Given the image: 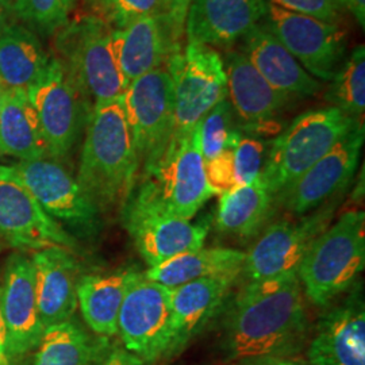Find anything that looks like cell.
Instances as JSON below:
<instances>
[{
	"label": "cell",
	"instance_id": "6da1fadb",
	"mask_svg": "<svg viewBox=\"0 0 365 365\" xmlns=\"http://www.w3.org/2000/svg\"><path fill=\"white\" fill-rule=\"evenodd\" d=\"M309 334L306 297L298 274L248 282L227 307L221 348L227 361L295 356Z\"/></svg>",
	"mask_w": 365,
	"mask_h": 365
},
{
	"label": "cell",
	"instance_id": "7a4b0ae2",
	"mask_svg": "<svg viewBox=\"0 0 365 365\" xmlns=\"http://www.w3.org/2000/svg\"><path fill=\"white\" fill-rule=\"evenodd\" d=\"M140 172L122 98L92 105L78 164V185L101 210L123 206Z\"/></svg>",
	"mask_w": 365,
	"mask_h": 365
},
{
	"label": "cell",
	"instance_id": "3957f363",
	"mask_svg": "<svg viewBox=\"0 0 365 365\" xmlns=\"http://www.w3.org/2000/svg\"><path fill=\"white\" fill-rule=\"evenodd\" d=\"M364 267V211L351 210L317 237L300 264L298 279L307 299L329 307L352 287Z\"/></svg>",
	"mask_w": 365,
	"mask_h": 365
},
{
	"label": "cell",
	"instance_id": "277c9868",
	"mask_svg": "<svg viewBox=\"0 0 365 365\" xmlns=\"http://www.w3.org/2000/svg\"><path fill=\"white\" fill-rule=\"evenodd\" d=\"M56 34L54 56L88 101L95 105L123 96L129 84L118 66L113 27L87 15Z\"/></svg>",
	"mask_w": 365,
	"mask_h": 365
},
{
	"label": "cell",
	"instance_id": "5b68a950",
	"mask_svg": "<svg viewBox=\"0 0 365 365\" xmlns=\"http://www.w3.org/2000/svg\"><path fill=\"white\" fill-rule=\"evenodd\" d=\"M361 120L336 107L310 110L295 118L269 144L261 176L274 197L327 155Z\"/></svg>",
	"mask_w": 365,
	"mask_h": 365
},
{
	"label": "cell",
	"instance_id": "8992f818",
	"mask_svg": "<svg viewBox=\"0 0 365 365\" xmlns=\"http://www.w3.org/2000/svg\"><path fill=\"white\" fill-rule=\"evenodd\" d=\"M122 207L123 225L149 267L205 247L207 226L184 220L167 209L148 179Z\"/></svg>",
	"mask_w": 365,
	"mask_h": 365
},
{
	"label": "cell",
	"instance_id": "52a82bcc",
	"mask_svg": "<svg viewBox=\"0 0 365 365\" xmlns=\"http://www.w3.org/2000/svg\"><path fill=\"white\" fill-rule=\"evenodd\" d=\"M26 91L49 157L66 160L86 129L92 108L90 101L54 54L49 56L45 69Z\"/></svg>",
	"mask_w": 365,
	"mask_h": 365
},
{
	"label": "cell",
	"instance_id": "ba28073f",
	"mask_svg": "<svg viewBox=\"0 0 365 365\" xmlns=\"http://www.w3.org/2000/svg\"><path fill=\"white\" fill-rule=\"evenodd\" d=\"M122 101L140 170L148 178L165 155L175 128L173 87L167 66L133 80Z\"/></svg>",
	"mask_w": 365,
	"mask_h": 365
},
{
	"label": "cell",
	"instance_id": "9c48e42d",
	"mask_svg": "<svg viewBox=\"0 0 365 365\" xmlns=\"http://www.w3.org/2000/svg\"><path fill=\"white\" fill-rule=\"evenodd\" d=\"M167 69L175 106L172 138H176L194 130L212 107L227 98V83L221 54L202 43H187L170 57Z\"/></svg>",
	"mask_w": 365,
	"mask_h": 365
},
{
	"label": "cell",
	"instance_id": "30bf717a",
	"mask_svg": "<svg viewBox=\"0 0 365 365\" xmlns=\"http://www.w3.org/2000/svg\"><path fill=\"white\" fill-rule=\"evenodd\" d=\"M336 209V203H329L297 221L282 220L271 223L245 253L241 274H245L248 282L298 274L307 250L329 227Z\"/></svg>",
	"mask_w": 365,
	"mask_h": 365
},
{
	"label": "cell",
	"instance_id": "8fae6325",
	"mask_svg": "<svg viewBox=\"0 0 365 365\" xmlns=\"http://www.w3.org/2000/svg\"><path fill=\"white\" fill-rule=\"evenodd\" d=\"M170 288L137 272L122 302L118 334L126 351L146 365L164 361L172 334Z\"/></svg>",
	"mask_w": 365,
	"mask_h": 365
},
{
	"label": "cell",
	"instance_id": "7c38bea8",
	"mask_svg": "<svg viewBox=\"0 0 365 365\" xmlns=\"http://www.w3.org/2000/svg\"><path fill=\"white\" fill-rule=\"evenodd\" d=\"M264 24L317 80L331 81L348 57V33L339 24L291 13L271 3Z\"/></svg>",
	"mask_w": 365,
	"mask_h": 365
},
{
	"label": "cell",
	"instance_id": "4fadbf2b",
	"mask_svg": "<svg viewBox=\"0 0 365 365\" xmlns=\"http://www.w3.org/2000/svg\"><path fill=\"white\" fill-rule=\"evenodd\" d=\"M0 167L21 182L53 220L83 233L98 230L101 211L60 161L48 157Z\"/></svg>",
	"mask_w": 365,
	"mask_h": 365
},
{
	"label": "cell",
	"instance_id": "5bb4252c",
	"mask_svg": "<svg viewBox=\"0 0 365 365\" xmlns=\"http://www.w3.org/2000/svg\"><path fill=\"white\" fill-rule=\"evenodd\" d=\"M364 135V123L360 122L274 199L292 215L302 217L339 196L359 168Z\"/></svg>",
	"mask_w": 365,
	"mask_h": 365
},
{
	"label": "cell",
	"instance_id": "9a60e30c",
	"mask_svg": "<svg viewBox=\"0 0 365 365\" xmlns=\"http://www.w3.org/2000/svg\"><path fill=\"white\" fill-rule=\"evenodd\" d=\"M145 179L167 209L191 221L214 195L206 179L197 126L187 135L172 138L157 170Z\"/></svg>",
	"mask_w": 365,
	"mask_h": 365
},
{
	"label": "cell",
	"instance_id": "2e32d148",
	"mask_svg": "<svg viewBox=\"0 0 365 365\" xmlns=\"http://www.w3.org/2000/svg\"><path fill=\"white\" fill-rule=\"evenodd\" d=\"M0 235L18 249L75 248V238L0 167Z\"/></svg>",
	"mask_w": 365,
	"mask_h": 365
},
{
	"label": "cell",
	"instance_id": "e0dca14e",
	"mask_svg": "<svg viewBox=\"0 0 365 365\" xmlns=\"http://www.w3.org/2000/svg\"><path fill=\"white\" fill-rule=\"evenodd\" d=\"M0 307L6 327V353L11 361L36 349L45 330L39 318L33 262L22 253H14L7 260L0 286Z\"/></svg>",
	"mask_w": 365,
	"mask_h": 365
},
{
	"label": "cell",
	"instance_id": "ac0fdd59",
	"mask_svg": "<svg viewBox=\"0 0 365 365\" xmlns=\"http://www.w3.org/2000/svg\"><path fill=\"white\" fill-rule=\"evenodd\" d=\"M184 34L168 13L144 16L114 30L118 66L126 83L167 66L170 57L182 51Z\"/></svg>",
	"mask_w": 365,
	"mask_h": 365
},
{
	"label": "cell",
	"instance_id": "d6986e66",
	"mask_svg": "<svg viewBox=\"0 0 365 365\" xmlns=\"http://www.w3.org/2000/svg\"><path fill=\"white\" fill-rule=\"evenodd\" d=\"M240 276L226 274L170 288L172 334L164 361L179 356L220 314Z\"/></svg>",
	"mask_w": 365,
	"mask_h": 365
},
{
	"label": "cell",
	"instance_id": "ffe728a7",
	"mask_svg": "<svg viewBox=\"0 0 365 365\" xmlns=\"http://www.w3.org/2000/svg\"><path fill=\"white\" fill-rule=\"evenodd\" d=\"M306 361L309 365H365V307L357 291L321 317Z\"/></svg>",
	"mask_w": 365,
	"mask_h": 365
},
{
	"label": "cell",
	"instance_id": "44dd1931",
	"mask_svg": "<svg viewBox=\"0 0 365 365\" xmlns=\"http://www.w3.org/2000/svg\"><path fill=\"white\" fill-rule=\"evenodd\" d=\"M267 0H191L185 18L188 43L230 48L267 16Z\"/></svg>",
	"mask_w": 365,
	"mask_h": 365
},
{
	"label": "cell",
	"instance_id": "7402d4cb",
	"mask_svg": "<svg viewBox=\"0 0 365 365\" xmlns=\"http://www.w3.org/2000/svg\"><path fill=\"white\" fill-rule=\"evenodd\" d=\"M222 60L227 99L245 128L257 131L274 122L291 98L269 86L241 51H229Z\"/></svg>",
	"mask_w": 365,
	"mask_h": 365
},
{
	"label": "cell",
	"instance_id": "603a6c76",
	"mask_svg": "<svg viewBox=\"0 0 365 365\" xmlns=\"http://www.w3.org/2000/svg\"><path fill=\"white\" fill-rule=\"evenodd\" d=\"M34 286L43 327L72 318L78 309V267L69 249L52 247L33 253Z\"/></svg>",
	"mask_w": 365,
	"mask_h": 365
},
{
	"label": "cell",
	"instance_id": "cb8c5ba5",
	"mask_svg": "<svg viewBox=\"0 0 365 365\" xmlns=\"http://www.w3.org/2000/svg\"><path fill=\"white\" fill-rule=\"evenodd\" d=\"M241 52L274 90L292 98H307L321 91V81L313 78L264 22L242 38Z\"/></svg>",
	"mask_w": 365,
	"mask_h": 365
},
{
	"label": "cell",
	"instance_id": "d4e9b609",
	"mask_svg": "<svg viewBox=\"0 0 365 365\" xmlns=\"http://www.w3.org/2000/svg\"><path fill=\"white\" fill-rule=\"evenodd\" d=\"M0 156L19 161L48 158L38 118L26 90L4 88L0 105Z\"/></svg>",
	"mask_w": 365,
	"mask_h": 365
},
{
	"label": "cell",
	"instance_id": "484cf974",
	"mask_svg": "<svg viewBox=\"0 0 365 365\" xmlns=\"http://www.w3.org/2000/svg\"><path fill=\"white\" fill-rule=\"evenodd\" d=\"M138 271L123 269L106 274H84L78 286V306L93 334L114 337L126 291Z\"/></svg>",
	"mask_w": 365,
	"mask_h": 365
},
{
	"label": "cell",
	"instance_id": "4316f807",
	"mask_svg": "<svg viewBox=\"0 0 365 365\" xmlns=\"http://www.w3.org/2000/svg\"><path fill=\"white\" fill-rule=\"evenodd\" d=\"M274 195L262 176L237 184L220 195L215 215L218 232L241 238L260 233L274 211Z\"/></svg>",
	"mask_w": 365,
	"mask_h": 365
},
{
	"label": "cell",
	"instance_id": "83f0119b",
	"mask_svg": "<svg viewBox=\"0 0 365 365\" xmlns=\"http://www.w3.org/2000/svg\"><path fill=\"white\" fill-rule=\"evenodd\" d=\"M245 252L233 248H199L176 255L168 260L149 267L145 277L168 288L205 277L242 274Z\"/></svg>",
	"mask_w": 365,
	"mask_h": 365
},
{
	"label": "cell",
	"instance_id": "f1b7e54d",
	"mask_svg": "<svg viewBox=\"0 0 365 365\" xmlns=\"http://www.w3.org/2000/svg\"><path fill=\"white\" fill-rule=\"evenodd\" d=\"M110 352L108 339L92 336L71 318L43 330L33 365H101Z\"/></svg>",
	"mask_w": 365,
	"mask_h": 365
},
{
	"label": "cell",
	"instance_id": "f546056e",
	"mask_svg": "<svg viewBox=\"0 0 365 365\" xmlns=\"http://www.w3.org/2000/svg\"><path fill=\"white\" fill-rule=\"evenodd\" d=\"M38 34L15 22L0 34V86L27 90L48 64Z\"/></svg>",
	"mask_w": 365,
	"mask_h": 365
},
{
	"label": "cell",
	"instance_id": "4dcf8cb0",
	"mask_svg": "<svg viewBox=\"0 0 365 365\" xmlns=\"http://www.w3.org/2000/svg\"><path fill=\"white\" fill-rule=\"evenodd\" d=\"M325 101L348 117L361 120L365 110V46L348 54L337 75L330 81Z\"/></svg>",
	"mask_w": 365,
	"mask_h": 365
},
{
	"label": "cell",
	"instance_id": "1f68e13d",
	"mask_svg": "<svg viewBox=\"0 0 365 365\" xmlns=\"http://www.w3.org/2000/svg\"><path fill=\"white\" fill-rule=\"evenodd\" d=\"M78 0H14L15 19L36 34L52 36L68 24Z\"/></svg>",
	"mask_w": 365,
	"mask_h": 365
},
{
	"label": "cell",
	"instance_id": "d6a6232c",
	"mask_svg": "<svg viewBox=\"0 0 365 365\" xmlns=\"http://www.w3.org/2000/svg\"><path fill=\"white\" fill-rule=\"evenodd\" d=\"M235 110L229 99L212 107L197 125L202 156L205 161L218 156L226 148L232 131L235 130Z\"/></svg>",
	"mask_w": 365,
	"mask_h": 365
},
{
	"label": "cell",
	"instance_id": "836d02e7",
	"mask_svg": "<svg viewBox=\"0 0 365 365\" xmlns=\"http://www.w3.org/2000/svg\"><path fill=\"white\" fill-rule=\"evenodd\" d=\"M96 16L114 30L149 15L168 13L165 0H95Z\"/></svg>",
	"mask_w": 365,
	"mask_h": 365
},
{
	"label": "cell",
	"instance_id": "e575fe53",
	"mask_svg": "<svg viewBox=\"0 0 365 365\" xmlns=\"http://www.w3.org/2000/svg\"><path fill=\"white\" fill-rule=\"evenodd\" d=\"M269 144L256 135L242 134L235 148V182L244 184L260 176Z\"/></svg>",
	"mask_w": 365,
	"mask_h": 365
},
{
	"label": "cell",
	"instance_id": "d590c367",
	"mask_svg": "<svg viewBox=\"0 0 365 365\" xmlns=\"http://www.w3.org/2000/svg\"><path fill=\"white\" fill-rule=\"evenodd\" d=\"M268 3L287 10L302 14L319 21L339 24L345 10L341 0H267Z\"/></svg>",
	"mask_w": 365,
	"mask_h": 365
},
{
	"label": "cell",
	"instance_id": "8d00e7d4",
	"mask_svg": "<svg viewBox=\"0 0 365 365\" xmlns=\"http://www.w3.org/2000/svg\"><path fill=\"white\" fill-rule=\"evenodd\" d=\"M206 179L214 195H222L237 185L235 172V148H225L221 153L205 161Z\"/></svg>",
	"mask_w": 365,
	"mask_h": 365
},
{
	"label": "cell",
	"instance_id": "74e56055",
	"mask_svg": "<svg viewBox=\"0 0 365 365\" xmlns=\"http://www.w3.org/2000/svg\"><path fill=\"white\" fill-rule=\"evenodd\" d=\"M101 365H146L144 361L135 354L126 351L125 348H115Z\"/></svg>",
	"mask_w": 365,
	"mask_h": 365
},
{
	"label": "cell",
	"instance_id": "f35d334b",
	"mask_svg": "<svg viewBox=\"0 0 365 365\" xmlns=\"http://www.w3.org/2000/svg\"><path fill=\"white\" fill-rule=\"evenodd\" d=\"M191 0H165L168 14L173 18V21L185 30V18Z\"/></svg>",
	"mask_w": 365,
	"mask_h": 365
},
{
	"label": "cell",
	"instance_id": "ab89813d",
	"mask_svg": "<svg viewBox=\"0 0 365 365\" xmlns=\"http://www.w3.org/2000/svg\"><path fill=\"white\" fill-rule=\"evenodd\" d=\"M237 365H309L306 360L298 359L295 356H287V357H264V359H256L250 360L247 363Z\"/></svg>",
	"mask_w": 365,
	"mask_h": 365
},
{
	"label": "cell",
	"instance_id": "60d3db41",
	"mask_svg": "<svg viewBox=\"0 0 365 365\" xmlns=\"http://www.w3.org/2000/svg\"><path fill=\"white\" fill-rule=\"evenodd\" d=\"M15 22L18 21L14 16L13 1L0 0V34Z\"/></svg>",
	"mask_w": 365,
	"mask_h": 365
},
{
	"label": "cell",
	"instance_id": "b9f144b4",
	"mask_svg": "<svg viewBox=\"0 0 365 365\" xmlns=\"http://www.w3.org/2000/svg\"><path fill=\"white\" fill-rule=\"evenodd\" d=\"M344 7L352 13L360 26H365V0H342Z\"/></svg>",
	"mask_w": 365,
	"mask_h": 365
},
{
	"label": "cell",
	"instance_id": "7bdbcfd3",
	"mask_svg": "<svg viewBox=\"0 0 365 365\" xmlns=\"http://www.w3.org/2000/svg\"><path fill=\"white\" fill-rule=\"evenodd\" d=\"M0 365H10L6 353V327L3 321V314L0 307Z\"/></svg>",
	"mask_w": 365,
	"mask_h": 365
},
{
	"label": "cell",
	"instance_id": "ee69618b",
	"mask_svg": "<svg viewBox=\"0 0 365 365\" xmlns=\"http://www.w3.org/2000/svg\"><path fill=\"white\" fill-rule=\"evenodd\" d=\"M1 93H3V87L0 86V105H1Z\"/></svg>",
	"mask_w": 365,
	"mask_h": 365
},
{
	"label": "cell",
	"instance_id": "f6af8a7d",
	"mask_svg": "<svg viewBox=\"0 0 365 365\" xmlns=\"http://www.w3.org/2000/svg\"><path fill=\"white\" fill-rule=\"evenodd\" d=\"M88 1H90V3H93V1H95V0H88Z\"/></svg>",
	"mask_w": 365,
	"mask_h": 365
},
{
	"label": "cell",
	"instance_id": "bcb514c9",
	"mask_svg": "<svg viewBox=\"0 0 365 365\" xmlns=\"http://www.w3.org/2000/svg\"><path fill=\"white\" fill-rule=\"evenodd\" d=\"M10 1H14V0H10Z\"/></svg>",
	"mask_w": 365,
	"mask_h": 365
},
{
	"label": "cell",
	"instance_id": "7dc6e473",
	"mask_svg": "<svg viewBox=\"0 0 365 365\" xmlns=\"http://www.w3.org/2000/svg\"><path fill=\"white\" fill-rule=\"evenodd\" d=\"M0 248H1V247H0Z\"/></svg>",
	"mask_w": 365,
	"mask_h": 365
}]
</instances>
